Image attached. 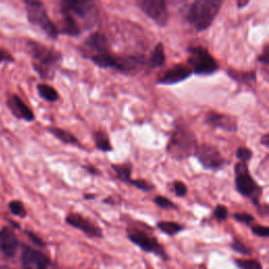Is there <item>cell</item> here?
Wrapping results in <instances>:
<instances>
[{
    "label": "cell",
    "mask_w": 269,
    "mask_h": 269,
    "mask_svg": "<svg viewBox=\"0 0 269 269\" xmlns=\"http://www.w3.org/2000/svg\"><path fill=\"white\" fill-rule=\"evenodd\" d=\"M199 143L196 134L182 120H174L166 145V152L178 161L192 157Z\"/></svg>",
    "instance_id": "6da1fadb"
},
{
    "label": "cell",
    "mask_w": 269,
    "mask_h": 269,
    "mask_svg": "<svg viewBox=\"0 0 269 269\" xmlns=\"http://www.w3.org/2000/svg\"><path fill=\"white\" fill-rule=\"evenodd\" d=\"M29 49L33 57L34 70L42 79H54L56 71L63 61L62 54L36 41H31L29 43Z\"/></svg>",
    "instance_id": "7a4b0ae2"
},
{
    "label": "cell",
    "mask_w": 269,
    "mask_h": 269,
    "mask_svg": "<svg viewBox=\"0 0 269 269\" xmlns=\"http://www.w3.org/2000/svg\"><path fill=\"white\" fill-rule=\"evenodd\" d=\"M223 0H197L193 1L186 13V20L198 32L210 29L221 11Z\"/></svg>",
    "instance_id": "3957f363"
},
{
    "label": "cell",
    "mask_w": 269,
    "mask_h": 269,
    "mask_svg": "<svg viewBox=\"0 0 269 269\" xmlns=\"http://www.w3.org/2000/svg\"><path fill=\"white\" fill-rule=\"evenodd\" d=\"M235 190L242 196L250 199L251 203L257 207L261 205V198L263 193L262 188L250 174L248 164L243 162H237L233 168Z\"/></svg>",
    "instance_id": "277c9868"
},
{
    "label": "cell",
    "mask_w": 269,
    "mask_h": 269,
    "mask_svg": "<svg viewBox=\"0 0 269 269\" xmlns=\"http://www.w3.org/2000/svg\"><path fill=\"white\" fill-rule=\"evenodd\" d=\"M187 66L197 76H211L220 66L217 60L206 48L202 45H192L187 49Z\"/></svg>",
    "instance_id": "5b68a950"
},
{
    "label": "cell",
    "mask_w": 269,
    "mask_h": 269,
    "mask_svg": "<svg viewBox=\"0 0 269 269\" xmlns=\"http://www.w3.org/2000/svg\"><path fill=\"white\" fill-rule=\"evenodd\" d=\"M61 14H69L92 26L98 18V8L91 0H64L60 3Z\"/></svg>",
    "instance_id": "8992f818"
},
{
    "label": "cell",
    "mask_w": 269,
    "mask_h": 269,
    "mask_svg": "<svg viewBox=\"0 0 269 269\" xmlns=\"http://www.w3.org/2000/svg\"><path fill=\"white\" fill-rule=\"evenodd\" d=\"M26 14L28 20L33 25L41 29L52 39H57L59 31L56 24L49 17L45 6L42 2L28 1L26 2Z\"/></svg>",
    "instance_id": "52a82bcc"
},
{
    "label": "cell",
    "mask_w": 269,
    "mask_h": 269,
    "mask_svg": "<svg viewBox=\"0 0 269 269\" xmlns=\"http://www.w3.org/2000/svg\"><path fill=\"white\" fill-rule=\"evenodd\" d=\"M193 156L206 171L219 172L230 164L218 147L211 143L199 144Z\"/></svg>",
    "instance_id": "ba28073f"
},
{
    "label": "cell",
    "mask_w": 269,
    "mask_h": 269,
    "mask_svg": "<svg viewBox=\"0 0 269 269\" xmlns=\"http://www.w3.org/2000/svg\"><path fill=\"white\" fill-rule=\"evenodd\" d=\"M127 237H129V240L132 243L140 247L142 250L156 254L163 260H168V255L162 245L159 243L156 238L147 234L145 231L134 230L129 232Z\"/></svg>",
    "instance_id": "9c48e42d"
},
{
    "label": "cell",
    "mask_w": 269,
    "mask_h": 269,
    "mask_svg": "<svg viewBox=\"0 0 269 269\" xmlns=\"http://www.w3.org/2000/svg\"><path fill=\"white\" fill-rule=\"evenodd\" d=\"M139 9L158 26H166L168 22L167 3L164 0H138Z\"/></svg>",
    "instance_id": "30bf717a"
},
{
    "label": "cell",
    "mask_w": 269,
    "mask_h": 269,
    "mask_svg": "<svg viewBox=\"0 0 269 269\" xmlns=\"http://www.w3.org/2000/svg\"><path fill=\"white\" fill-rule=\"evenodd\" d=\"M107 52H111V45L107 37L101 32H94L87 36L82 45L80 46V53L85 58L100 55Z\"/></svg>",
    "instance_id": "8fae6325"
},
{
    "label": "cell",
    "mask_w": 269,
    "mask_h": 269,
    "mask_svg": "<svg viewBox=\"0 0 269 269\" xmlns=\"http://www.w3.org/2000/svg\"><path fill=\"white\" fill-rule=\"evenodd\" d=\"M205 123L213 129L227 133L233 134L238 132V119L230 114L219 113L212 110L208 111L205 116Z\"/></svg>",
    "instance_id": "7c38bea8"
},
{
    "label": "cell",
    "mask_w": 269,
    "mask_h": 269,
    "mask_svg": "<svg viewBox=\"0 0 269 269\" xmlns=\"http://www.w3.org/2000/svg\"><path fill=\"white\" fill-rule=\"evenodd\" d=\"M65 222L74 228H76V230H79L80 231L85 233L87 237L96 239H100L103 237L102 230L90 219L83 217L82 214L80 213L72 212L70 214H67L65 218Z\"/></svg>",
    "instance_id": "4fadbf2b"
},
{
    "label": "cell",
    "mask_w": 269,
    "mask_h": 269,
    "mask_svg": "<svg viewBox=\"0 0 269 269\" xmlns=\"http://www.w3.org/2000/svg\"><path fill=\"white\" fill-rule=\"evenodd\" d=\"M192 75V70L187 65L177 64L166 70L157 79L158 85H174L185 81Z\"/></svg>",
    "instance_id": "5bb4252c"
},
{
    "label": "cell",
    "mask_w": 269,
    "mask_h": 269,
    "mask_svg": "<svg viewBox=\"0 0 269 269\" xmlns=\"http://www.w3.org/2000/svg\"><path fill=\"white\" fill-rule=\"evenodd\" d=\"M22 261L24 265H34L37 269H46L50 264V260L44 253L28 246H23Z\"/></svg>",
    "instance_id": "9a60e30c"
},
{
    "label": "cell",
    "mask_w": 269,
    "mask_h": 269,
    "mask_svg": "<svg viewBox=\"0 0 269 269\" xmlns=\"http://www.w3.org/2000/svg\"><path fill=\"white\" fill-rule=\"evenodd\" d=\"M18 240L14 231L5 227L0 231V250L8 257H13L17 251Z\"/></svg>",
    "instance_id": "2e32d148"
},
{
    "label": "cell",
    "mask_w": 269,
    "mask_h": 269,
    "mask_svg": "<svg viewBox=\"0 0 269 269\" xmlns=\"http://www.w3.org/2000/svg\"><path fill=\"white\" fill-rule=\"evenodd\" d=\"M9 106H10L12 113L20 119L29 121V122L35 119L34 113L31 111L30 107L26 105L18 96H12L10 98Z\"/></svg>",
    "instance_id": "e0dca14e"
},
{
    "label": "cell",
    "mask_w": 269,
    "mask_h": 269,
    "mask_svg": "<svg viewBox=\"0 0 269 269\" xmlns=\"http://www.w3.org/2000/svg\"><path fill=\"white\" fill-rule=\"evenodd\" d=\"M62 15L63 17L61 20V23H60V29L58 30L59 34L61 33L63 35L70 36V37H78L81 35L82 29L78 23V20L69 14H62Z\"/></svg>",
    "instance_id": "ac0fdd59"
},
{
    "label": "cell",
    "mask_w": 269,
    "mask_h": 269,
    "mask_svg": "<svg viewBox=\"0 0 269 269\" xmlns=\"http://www.w3.org/2000/svg\"><path fill=\"white\" fill-rule=\"evenodd\" d=\"M49 133L51 134H53L54 137L56 139H58L59 141H61L62 143L64 144H69V145H73L79 147V149H84V146L80 142V140L75 136V134H72L71 132L60 129V127H55V126H51L48 129Z\"/></svg>",
    "instance_id": "d6986e66"
},
{
    "label": "cell",
    "mask_w": 269,
    "mask_h": 269,
    "mask_svg": "<svg viewBox=\"0 0 269 269\" xmlns=\"http://www.w3.org/2000/svg\"><path fill=\"white\" fill-rule=\"evenodd\" d=\"M166 62V55L164 45L162 42H158L154 46L151 57L147 59L146 61V67L149 71H153L154 69H159L162 67Z\"/></svg>",
    "instance_id": "ffe728a7"
},
{
    "label": "cell",
    "mask_w": 269,
    "mask_h": 269,
    "mask_svg": "<svg viewBox=\"0 0 269 269\" xmlns=\"http://www.w3.org/2000/svg\"><path fill=\"white\" fill-rule=\"evenodd\" d=\"M226 74L233 81L240 84L251 86L257 82V72L255 71H238L234 69H228Z\"/></svg>",
    "instance_id": "44dd1931"
},
{
    "label": "cell",
    "mask_w": 269,
    "mask_h": 269,
    "mask_svg": "<svg viewBox=\"0 0 269 269\" xmlns=\"http://www.w3.org/2000/svg\"><path fill=\"white\" fill-rule=\"evenodd\" d=\"M93 140L95 142L96 149L103 153H111L113 151V145L109 134L103 130H98L93 133Z\"/></svg>",
    "instance_id": "7402d4cb"
},
{
    "label": "cell",
    "mask_w": 269,
    "mask_h": 269,
    "mask_svg": "<svg viewBox=\"0 0 269 269\" xmlns=\"http://www.w3.org/2000/svg\"><path fill=\"white\" fill-rule=\"evenodd\" d=\"M112 170L116 174V178L123 183H130L133 174V166L129 162L112 164Z\"/></svg>",
    "instance_id": "603a6c76"
},
{
    "label": "cell",
    "mask_w": 269,
    "mask_h": 269,
    "mask_svg": "<svg viewBox=\"0 0 269 269\" xmlns=\"http://www.w3.org/2000/svg\"><path fill=\"white\" fill-rule=\"evenodd\" d=\"M157 227L167 235H174L184 230L182 225L173 221H160L157 223Z\"/></svg>",
    "instance_id": "cb8c5ba5"
},
{
    "label": "cell",
    "mask_w": 269,
    "mask_h": 269,
    "mask_svg": "<svg viewBox=\"0 0 269 269\" xmlns=\"http://www.w3.org/2000/svg\"><path fill=\"white\" fill-rule=\"evenodd\" d=\"M37 91L39 96L42 99L49 101V102H56V101L59 99L58 92L49 84H45V83L38 84Z\"/></svg>",
    "instance_id": "d4e9b609"
},
{
    "label": "cell",
    "mask_w": 269,
    "mask_h": 269,
    "mask_svg": "<svg viewBox=\"0 0 269 269\" xmlns=\"http://www.w3.org/2000/svg\"><path fill=\"white\" fill-rule=\"evenodd\" d=\"M235 157L238 158L239 162L248 164V162H250L251 158L253 157V153L251 150L248 149V147L241 146L237 151H235Z\"/></svg>",
    "instance_id": "484cf974"
},
{
    "label": "cell",
    "mask_w": 269,
    "mask_h": 269,
    "mask_svg": "<svg viewBox=\"0 0 269 269\" xmlns=\"http://www.w3.org/2000/svg\"><path fill=\"white\" fill-rule=\"evenodd\" d=\"M154 203L160 208H163V210H177L178 208V206L172 200L164 196H160V194L154 198Z\"/></svg>",
    "instance_id": "4316f807"
},
{
    "label": "cell",
    "mask_w": 269,
    "mask_h": 269,
    "mask_svg": "<svg viewBox=\"0 0 269 269\" xmlns=\"http://www.w3.org/2000/svg\"><path fill=\"white\" fill-rule=\"evenodd\" d=\"M130 184H132L133 186L138 188L139 191H142L144 192H150L154 190V184L150 183L149 181H146L144 179H134V180L132 179Z\"/></svg>",
    "instance_id": "83f0119b"
},
{
    "label": "cell",
    "mask_w": 269,
    "mask_h": 269,
    "mask_svg": "<svg viewBox=\"0 0 269 269\" xmlns=\"http://www.w3.org/2000/svg\"><path fill=\"white\" fill-rule=\"evenodd\" d=\"M235 265L239 267V269H262L261 264L255 260H241L238 259L234 261Z\"/></svg>",
    "instance_id": "f1b7e54d"
},
{
    "label": "cell",
    "mask_w": 269,
    "mask_h": 269,
    "mask_svg": "<svg viewBox=\"0 0 269 269\" xmlns=\"http://www.w3.org/2000/svg\"><path fill=\"white\" fill-rule=\"evenodd\" d=\"M9 207H10V211H12V213H14L15 216L21 217V218L26 216V211L24 208V205L20 201H12Z\"/></svg>",
    "instance_id": "f546056e"
},
{
    "label": "cell",
    "mask_w": 269,
    "mask_h": 269,
    "mask_svg": "<svg viewBox=\"0 0 269 269\" xmlns=\"http://www.w3.org/2000/svg\"><path fill=\"white\" fill-rule=\"evenodd\" d=\"M173 191L177 197L183 198L187 194L188 188H187V185L184 182H182V181L177 180L173 183Z\"/></svg>",
    "instance_id": "4dcf8cb0"
},
{
    "label": "cell",
    "mask_w": 269,
    "mask_h": 269,
    "mask_svg": "<svg viewBox=\"0 0 269 269\" xmlns=\"http://www.w3.org/2000/svg\"><path fill=\"white\" fill-rule=\"evenodd\" d=\"M212 216L216 218L219 222H224L227 220L228 217V210L227 207L222 205V204H218L216 207H214Z\"/></svg>",
    "instance_id": "1f68e13d"
},
{
    "label": "cell",
    "mask_w": 269,
    "mask_h": 269,
    "mask_svg": "<svg viewBox=\"0 0 269 269\" xmlns=\"http://www.w3.org/2000/svg\"><path fill=\"white\" fill-rule=\"evenodd\" d=\"M232 217L235 221L240 222L242 224L245 225H251L254 221L253 216L248 212H235L232 214Z\"/></svg>",
    "instance_id": "d6a6232c"
},
{
    "label": "cell",
    "mask_w": 269,
    "mask_h": 269,
    "mask_svg": "<svg viewBox=\"0 0 269 269\" xmlns=\"http://www.w3.org/2000/svg\"><path fill=\"white\" fill-rule=\"evenodd\" d=\"M231 248H232V250L237 251L241 254H251V250H250V248H248L245 244L242 243V242L239 241L238 239H233Z\"/></svg>",
    "instance_id": "836d02e7"
},
{
    "label": "cell",
    "mask_w": 269,
    "mask_h": 269,
    "mask_svg": "<svg viewBox=\"0 0 269 269\" xmlns=\"http://www.w3.org/2000/svg\"><path fill=\"white\" fill-rule=\"evenodd\" d=\"M251 231L261 238H268L269 235V228L263 225H253L251 226Z\"/></svg>",
    "instance_id": "e575fe53"
},
{
    "label": "cell",
    "mask_w": 269,
    "mask_h": 269,
    "mask_svg": "<svg viewBox=\"0 0 269 269\" xmlns=\"http://www.w3.org/2000/svg\"><path fill=\"white\" fill-rule=\"evenodd\" d=\"M258 61L263 64V65H265V66L268 65V63H269V50H268V44L267 43L264 46L263 52H262L261 55L258 57Z\"/></svg>",
    "instance_id": "d590c367"
},
{
    "label": "cell",
    "mask_w": 269,
    "mask_h": 269,
    "mask_svg": "<svg viewBox=\"0 0 269 269\" xmlns=\"http://www.w3.org/2000/svg\"><path fill=\"white\" fill-rule=\"evenodd\" d=\"M82 168L87 173H90L91 176H100L101 174V172L98 168L93 165H82Z\"/></svg>",
    "instance_id": "8d00e7d4"
},
{
    "label": "cell",
    "mask_w": 269,
    "mask_h": 269,
    "mask_svg": "<svg viewBox=\"0 0 269 269\" xmlns=\"http://www.w3.org/2000/svg\"><path fill=\"white\" fill-rule=\"evenodd\" d=\"M14 59L10 55L8 52L3 51L2 49H0V63L1 62H13Z\"/></svg>",
    "instance_id": "74e56055"
},
{
    "label": "cell",
    "mask_w": 269,
    "mask_h": 269,
    "mask_svg": "<svg viewBox=\"0 0 269 269\" xmlns=\"http://www.w3.org/2000/svg\"><path fill=\"white\" fill-rule=\"evenodd\" d=\"M28 234H29V237L31 238V240H32L36 245H38V246H44V243L42 242V240L40 239V238H38L36 234H34V233H32V232H28Z\"/></svg>",
    "instance_id": "f35d334b"
},
{
    "label": "cell",
    "mask_w": 269,
    "mask_h": 269,
    "mask_svg": "<svg viewBox=\"0 0 269 269\" xmlns=\"http://www.w3.org/2000/svg\"><path fill=\"white\" fill-rule=\"evenodd\" d=\"M261 144L263 146H265L266 149H268V147H269V134L268 133L264 134L263 136L261 137Z\"/></svg>",
    "instance_id": "ab89813d"
},
{
    "label": "cell",
    "mask_w": 269,
    "mask_h": 269,
    "mask_svg": "<svg viewBox=\"0 0 269 269\" xmlns=\"http://www.w3.org/2000/svg\"><path fill=\"white\" fill-rule=\"evenodd\" d=\"M250 3V0H245V1L244 0H241V1L237 2V6H238V9H244L245 6H247Z\"/></svg>",
    "instance_id": "60d3db41"
},
{
    "label": "cell",
    "mask_w": 269,
    "mask_h": 269,
    "mask_svg": "<svg viewBox=\"0 0 269 269\" xmlns=\"http://www.w3.org/2000/svg\"><path fill=\"white\" fill-rule=\"evenodd\" d=\"M83 198H84L85 200H93V199H95V198H96V194L85 192V193H83Z\"/></svg>",
    "instance_id": "b9f144b4"
},
{
    "label": "cell",
    "mask_w": 269,
    "mask_h": 269,
    "mask_svg": "<svg viewBox=\"0 0 269 269\" xmlns=\"http://www.w3.org/2000/svg\"><path fill=\"white\" fill-rule=\"evenodd\" d=\"M0 269H6V268H3V267H2V268H0Z\"/></svg>",
    "instance_id": "7bdbcfd3"
}]
</instances>
